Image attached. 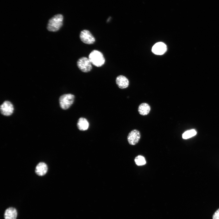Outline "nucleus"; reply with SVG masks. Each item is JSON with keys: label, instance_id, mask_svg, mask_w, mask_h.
<instances>
[{"label": "nucleus", "instance_id": "obj_14", "mask_svg": "<svg viewBox=\"0 0 219 219\" xmlns=\"http://www.w3.org/2000/svg\"><path fill=\"white\" fill-rule=\"evenodd\" d=\"M196 134V131L194 129L187 130L184 132L182 135V137L184 139H187L195 135Z\"/></svg>", "mask_w": 219, "mask_h": 219}, {"label": "nucleus", "instance_id": "obj_1", "mask_svg": "<svg viewBox=\"0 0 219 219\" xmlns=\"http://www.w3.org/2000/svg\"><path fill=\"white\" fill-rule=\"evenodd\" d=\"M63 17L60 14L55 15L49 20L47 25L48 30L52 32L58 31L63 24Z\"/></svg>", "mask_w": 219, "mask_h": 219}, {"label": "nucleus", "instance_id": "obj_15", "mask_svg": "<svg viewBox=\"0 0 219 219\" xmlns=\"http://www.w3.org/2000/svg\"><path fill=\"white\" fill-rule=\"evenodd\" d=\"M135 163L138 165H142L146 164V162L144 158L141 155H138L135 158Z\"/></svg>", "mask_w": 219, "mask_h": 219}, {"label": "nucleus", "instance_id": "obj_13", "mask_svg": "<svg viewBox=\"0 0 219 219\" xmlns=\"http://www.w3.org/2000/svg\"><path fill=\"white\" fill-rule=\"evenodd\" d=\"M151 110V107L149 105L146 103H143L139 106L138 108V111L140 114L143 116L148 115Z\"/></svg>", "mask_w": 219, "mask_h": 219}, {"label": "nucleus", "instance_id": "obj_9", "mask_svg": "<svg viewBox=\"0 0 219 219\" xmlns=\"http://www.w3.org/2000/svg\"><path fill=\"white\" fill-rule=\"evenodd\" d=\"M116 83L118 87L120 89H124L127 88L129 85L128 79L125 76L120 75L116 78Z\"/></svg>", "mask_w": 219, "mask_h": 219}, {"label": "nucleus", "instance_id": "obj_8", "mask_svg": "<svg viewBox=\"0 0 219 219\" xmlns=\"http://www.w3.org/2000/svg\"><path fill=\"white\" fill-rule=\"evenodd\" d=\"M167 47L164 43L159 42L155 43L152 47V51L157 55H162L166 51Z\"/></svg>", "mask_w": 219, "mask_h": 219}, {"label": "nucleus", "instance_id": "obj_5", "mask_svg": "<svg viewBox=\"0 0 219 219\" xmlns=\"http://www.w3.org/2000/svg\"><path fill=\"white\" fill-rule=\"evenodd\" d=\"M81 40L84 43L92 44L95 41V39L91 32L88 30H84L82 31L80 34Z\"/></svg>", "mask_w": 219, "mask_h": 219}, {"label": "nucleus", "instance_id": "obj_12", "mask_svg": "<svg viewBox=\"0 0 219 219\" xmlns=\"http://www.w3.org/2000/svg\"><path fill=\"white\" fill-rule=\"evenodd\" d=\"M77 126L78 129L80 130H86L88 128L89 123L85 118L80 117L78 120Z\"/></svg>", "mask_w": 219, "mask_h": 219}, {"label": "nucleus", "instance_id": "obj_16", "mask_svg": "<svg viewBox=\"0 0 219 219\" xmlns=\"http://www.w3.org/2000/svg\"><path fill=\"white\" fill-rule=\"evenodd\" d=\"M213 219H219V209L214 214L213 216Z\"/></svg>", "mask_w": 219, "mask_h": 219}, {"label": "nucleus", "instance_id": "obj_10", "mask_svg": "<svg viewBox=\"0 0 219 219\" xmlns=\"http://www.w3.org/2000/svg\"><path fill=\"white\" fill-rule=\"evenodd\" d=\"M17 213L16 208L10 207L7 209L4 214L5 219H16Z\"/></svg>", "mask_w": 219, "mask_h": 219}, {"label": "nucleus", "instance_id": "obj_7", "mask_svg": "<svg viewBox=\"0 0 219 219\" xmlns=\"http://www.w3.org/2000/svg\"><path fill=\"white\" fill-rule=\"evenodd\" d=\"M141 137L140 132L135 129L131 131L127 136V141L129 144L132 145L136 144L139 141Z\"/></svg>", "mask_w": 219, "mask_h": 219}, {"label": "nucleus", "instance_id": "obj_4", "mask_svg": "<svg viewBox=\"0 0 219 219\" xmlns=\"http://www.w3.org/2000/svg\"><path fill=\"white\" fill-rule=\"evenodd\" d=\"M92 63L89 58L82 57L77 61V65L79 69L84 72L90 71L92 68Z\"/></svg>", "mask_w": 219, "mask_h": 219}, {"label": "nucleus", "instance_id": "obj_2", "mask_svg": "<svg viewBox=\"0 0 219 219\" xmlns=\"http://www.w3.org/2000/svg\"><path fill=\"white\" fill-rule=\"evenodd\" d=\"M88 58L92 64L97 67L102 66L105 62L103 54L96 50H92L89 55Z\"/></svg>", "mask_w": 219, "mask_h": 219}, {"label": "nucleus", "instance_id": "obj_6", "mask_svg": "<svg viewBox=\"0 0 219 219\" xmlns=\"http://www.w3.org/2000/svg\"><path fill=\"white\" fill-rule=\"evenodd\" d=\"M0 109L2 114L5 116H9L13 113L14 107L11 102L5 101L1 105Z\"/></svg>", "mask_w": 219, "mask_h": 219}, {"label": "nucleus", "instance_id": "obj_11", "mask_svg": "<svg viewBox=\"0 0 219 219\" xmlns=\"http://www.w3.org/2000/svg\"><path fill=\"white\" fill-rule=\"evenodd\" d=\"M47 171V167L44 163L41 162L36 165L35 172L38 175L42 176L46 174Z\"/></svg>", "mask_w": 219, "mask_h": 219}, {"label": "nucleus", "instance_id": "obj_3", "mask_svg": "<svg viewBox=\"0 0 219 219\" xmlns=\"http://www.w3.org/2000/svg\"><path fill=\"white\" fill-rule=\"evenodd\" d=\"M75 96L71 94L62 95L59 99L60 105L61 108L66 110L68 109L73 104L74 101Z\"/></svg>", "mask_w": 219, "mask_h": 219}]
</instances>
